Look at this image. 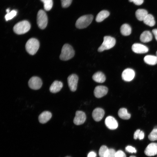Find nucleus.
Instances as JSON below:
<instances>
[{
	"mask_svg": "<svg viewBox=\"0 0 157 157\" xmlns=\"http://www.w3.org/2000/svg\"><path fill=\"white\" fill-rule=\"evenodd\" d=\"M52 117L51 113L49 111H44L39 116L38 120L40 123L45 124Z\"/></svg>",
	"mask_w": 157,
	"mask_h": 157,
	"instance_id": "dca6fc26",
	"label": "nucleus"
},
{
	"mask_svg": "<svg viewBox=\"0 0 157 157\" xmlns=\"http://www.w3.org/2000/svg\"></svg>",
	"mask_w": 157,
	"mask_h": 157,
	"instance_id": "c03bdc74",
	"label": "nucleus"
},
{
	"mask_svg": "<svg viewBox=\"0 0 157 157\" xmlns=\"http://www.w3.org/2000/svg\"><path fill=\"white\" fill-rule=\"evenodd\" d=\"M132 51L136 53H143L147 52L149 50L146 46L139 43H135L132 46Z\"/></svg>",
	"mask_w": 157,
	"mask_h": 157,
	"instance_id": "4468645a",
	"label": "nucleus"
},
{
	"mask_svg": "<svg viewBox=\"0 0 157 157\" xmlns=\"http://www.w3.org/2000/svg\"><path fill=\"white\" fill-rule=\"evenodd\" d=\"M130 2H133L137 5H141L143 2L144 0H129Z\"/></svg>",
	"mask_w": 157,
	"mask_h": 157,
	"instance_id": "72a5a7b5",
	"label": "nucleus"
},
{
	"mask_svg": "<svg viewBox=\"0 0 157 157\" xmlns=\"http://www.w3.org/2000/svg\"><path fill=\"white\" fill-rule=\"evenodd\" d=\"M108 90V88L105 86H98L95 88L94 93L96 97L100 98L106 95Z\"/></svg>",
	"mask_w": 157,
	"mask_h": 157,
	"instance_id": "9d476101",
	"label": "nucleus"
},
{
	"mask_svg": "<svg viewBox=\"0 0 157 157\" xmlns=\"http://www.w3.org/2000/svg\"><path fill=\"white\" fill-rule=\"evenodd\" d=\"M131 29L130 26L128 24H122L120 28V32L124 36L130 35L131 33Z\"/></svg>",
	"mask_w": 157,
	"mask_h": 157,
	"instance_id": "b1692460",
	"label": "nucleus"
},
{
	"mask_svg": "<svg viewBox=\"0 0 157 157\" xmlns=\"http://www.w3.org/2000/svg\"><path fill=\"white\" fill-rule=\"evenodd\" d=\"M44 3V9L47 11L50 10L52 8L53 2L52 0H40Z\"/></svg>",
	"mask_w": 157,
	"mask_h": 157,
	"instance_id": "bb28decb",
	"label": "nucleus"
},
{
	"mask_svg": "<svg viewBox=\"0 0 157 157\" xmlns=\"http://www.w3.org/2000/svg\"><path fill=\"white\" fill-rule=\"evenodd\" d=\"M109 149L105 145L102 146L99 149V154L100 157H107Z\"/></svg>",
	"mask_w": 157,
	"mask_h": 157,
	"instance_id": "a878e982",
	"label": "nucleus"
},
{
	"mask_svg": "<svg viewBox=\"0 0 157 157\" xmlns=\"http://www.w3.org/2000/svg\"><path fill=\"white\" fill-rule=\"evenodd\" d=\"M152 32L154 35L155 39L157 41V29H154L152 30Z\"/></svg>",
	"mask_w": 157,
	"mask_h": 157,
	"instance_id": "4c0bfd02",
	"label": "nucleus"
},
{
	"mask_svg": "<svg viewBox=\"0 0 157 157\" xmlns=\"http://www.w3.org/2000/svg\"><path fill=\"white\" fill-rule=\"evenodd\" d=\"M86 119V116L85 113L81 111L76 112L73 122L76 125H80L84 123Z\"/></svg>",
	"mask_w": 157,
	"mask_h": 157,
	"instance_id": "1a4fd4ad",
	"label": "nucleus"
},
{
	"mask_svg": "<svg viewBox=\"0 0 157 157\" xmlns=\"http://www.w3.org/2000/svg\"><path fill=\"white\" fill-rule=\"evenodd\" d=\"M17 11L15 10H13L7 13L5 16L6 20L7 21L10 20L14 17L17 15Z\"/></svg>",
	"mask_w": 157,
	"mask_h": 157,
	"instance_id": "c85d7f7f",
	"label": "nucleus"
},
{
	"mask_svg": "<svg viewBox=\"0 0 157 157\" xmlns=\"http://www.w3.org/2000/svg\"><path fill=\"white\" fill-rule=\"evenodd\" d=\"M96 154L94 152L92 151L90 152L88 155L87 157H96Z\"/></svg>",
	"mask_w": 157,
	"mask_h": 157,
	"instance_id": "c9c22d12",
	"label": "nucleus"
},
{
	"mask_svg": "<svg viewBox=\"0 0 157 157\" xmlns=\"http://www.w3.org/2000/svg\"></svg>",
	"mask_w": 157,
	"mask_h": 157,
	"instance_id": "37998d69",
	"label": "nucleus"
},
{
	"mask_svg": "<svg viewBox=\"0 0 157 157\" xmlns=\"http://www.w3.org/2000/svg\"><path fill=\"white\" fill-rule=\"evenodd\" d=\"M78 76L74 74L70 75L67 78V83L70 90L72 91H75L77 88L78 81Z\"/></svg>",
	"mask_w": 157,
	"mask_h": 157,
	"instance_id": "6e6552de",
	"label": "nucleus"
},
{
	"mask_svg": "<svg viewBox=\"0 0 157 157\" xmlns=\"http://www.w3.org/2000/svg\"><path fill=\"white\" fill-rule=\"evenodd\" d=\"M62 6L64 8L69 6L71 5L72 0H61Z\"/></svg>",
	"mask_w": 157,
	"mask_h": 157,
	"instance_id": "c756f323",
	"label": "nucleus"
},
{
	"mask_svg": "<svg viewBox=\"0 0 157 157\" xmlns=\"http://www.w3.org/2000/svg\"><path fill=\"white\" fill-rule=\"evenodd\" d=\"M144 62L147 64L154 65L157 63V56L153 55H147L144 59Z\"/></svg>",
	"mask_w": 157,
	"mask_h": 157,
	"instance_id": "4be33fe9",
	"label": "nucleus"
},
{
	"mask_svg": "<svg viewBox=\"0 0 157 157\" xmlns=\"http://www.w3.org/2000/svg\"><path fill=\"white\" fill-rule=\"evenodd\" d=\"M115 157H126V156L123 151L119 150L116 152Z\"/></svg>",
	"mask_w": 157,
	"mask_h": 157,
	"instance_id": "2f4dec72",
	"label": "nucleus"
},
{
	"mask_svg": "<svg viewBox=\"0 0 157 157\" xmlns=\"http://www.w3.org/2000/svg\"><path fill=\"white\" fill-rule=\"evenodd\" d=\"M6 12L7 13H9L10 12V10L8 8L6 10Z\"/></svg>",
	"mask_w": 157,
	"mask_h": 157,
	"instance_id": "58836bf2",
	"label": "nucleus"
},
{
	"mask_svg": "<svg viewBox=\"0 0 157 157\" xmlns=\"http://www.w3.org/2000/svg\"><path fill=\"white\" fill-rule=\"evenodd\" d=\"M74 54V50L72 46L69 44H65L62 47L60 58L63 60H67L73 58Z\"/></svg>",
	"mask_w": 157,
	"mask_h": 157,
	"instance_id": "f257e3e1",
	"label": "nucleus"
},
{
	"mask_svg": "<svg viewBox=\"0 0 157 157\" xmlns=\"http://www.w3.org/2000/svg\"><path fill=\"white\" fill-rule=\"evenodd\" d=\"M110 15V13L106 10H102L97 15L96 20L97 22H101L107 17Z\"/></svg>",
	"mask_w": 157,
	"mask_h": 157,
	"instance_id": "412c9836",
	"label": "nucleus"
},
{
	"mask_svg": "<svg viewBox=\"0 0 157 157\" xmlns=\"http://www.w3.org/2000/svg\"><path fill=\"white\" fill-rule=\"evenodd\" d=\"M116 43L115 38L110 36H106L104 38V41L98 49V51L101 52L113 47Z\"/></svg>",
	"mask_w": 157,
	"mask_h": 157,
	"instance_id": "39448f33",
	"label": "nucleus"
},
{
	"mask_svg": "<svg viewBox=\"0 0 157 157\" xmlns=\"http://www.w3.org/2000/svg\"><path fill=\"white\" fill-rule=\"evenodd\" d=\"M135 16L139 21H143L148 15L147 11L144 9H138L135 13Z\"/></svg>",
	"mask_w": 157,
	"mask_h": 157,
	"instance_id": "aec40b11",
	"label": "nucleus"
},
{
	"mask_svg": "<svg viewBox=\"0 0 157 157\" xmlns=\"http://www.w3.org/2000/svg\"><path fill=\"white\" fill-rule=\"evenodd\" d=\"M31 28V25L28 22L23 20L15 24L13 28V30L16 33L22 34L28 32Z\"/></svg>",
	"mask_w": 157,
	"mask_h": 157,
	"instance_id": "f03ea898",
	"label": "nucleus"
},
{
	"mask_svg": "<svg viewBox=\"0 0 157 157\" xmlns=\"http://www.w3.org/2000/svg\"><path fill=\"white\" fill-rule=\"evenodd\" d=\"M92 79L99 83H103L106 80L105 75L101 72H98L94 73L92 76Z\"/></svg>",
	"mask_w": 157,
	"mask_h": 157,
	"instance_id": "6ab92c4d",
	"label": "nucleus"
},
{
	"mask_svg": "<svg viewBox=\"0 0 157 157\" xmlns=\"http://www.w3.org/2000/svg\"><path fill=\"white\" fill-rule=\"evenodd\" d=\"M152 36L151 33L149 31H145L143 32L140 36V41L144 43L148 42L151 40Z\"/></svg>",
	"mask_w": 157,
	"mask_h": 157,
	"instance_id": "a211bd4d",
	"label": "nucleus"
},
{
	"mask_svg": "<svg viewBox=\"0 0 157 157\" xmlns=\"http://www.w3.org/2000/svg\"><path fill=\"white\" fill-rule=\"evenodd\" d=\"M135 76L134 71L132 69L127 68L123 71L122 74L123 80L126 81H130L132 80Z\"/></svg>",
	"mask_w": 157,
	"mask_h": 157,
	"instance_id": "ddd939ff",
	"label": "nucleus"
},
{
	"mask_svg": "<svg viewBox=\"0 0 157 157\" xmlns=\"http://www.w3.org/2000/svg\"><path fill=\"white\" fill-rule=\"evenodd\" d=\"M105 112L101 108H95L93 111L92 116L96 122L101 120L104 116Z\"/></svg>",
	"mask_w": 157,
	"mask_h": 157,
	"instance_id": "2eb2a0df",
	"label": "nucleus"
},
{
	"mask_svg": "<svg viewBox=\"0 0 157 157\" xmlns=\"http://www.w3.org/2000/svg\"><path fill=\"white\" fill-rule=\"evenodd\" d=\"M143 21L145 24L151 27L154 26L155 24L154 17L151 14H148Z\"/></svg>",
	"mask_w": 157,
	"mask_h": 157,
	"instance_id": "393cba45",
	"label": "nucleus"
},
{
	"mask_svg": "<svg viewBox=\"0 0 157 157\" xmlns=\"http://www.w3.org/2000/svg\"><path fill=\"white\" fill-rule=\"evenodd\" d=\"M116 152L114 149H109V152L107 157H115Z\"/></svg>",
	"mask_w": 157,
	"mask_h": 157,
	"instance_id": "473e14b6",
	"label": "nucleus"
},
{
	"mask_svg": "<svg viewBox=\"0 0 157 157\" xmlns=\"http://www.w3.org/2000/svg\"><path fill=\"white\" fill-rule=\"evenodd\" d=\"M144 137V133L142 131H140L139 133L138 139L140 140L143 139Z\"/></svg>",
	"mask_w": 157,
	"mask_h": 157,
	"instance_id": "e433bc0d",
	"label": "nucleus"
},
{
	"mask_svg": "<svg viewBox=\"0 0 157 157\" xmlns=\"http://www.w3.org/2000/svg\"><path fill=\"white\" fill-rule=\"evenodd\" d=\"M156 56H157V51L156 52Z\"/></svg>",
	"mask_w": 157,
	"mask_h": 157,
	"instance_id": "79ce46f5",
	"label": "nucleus"
},
{
	"mask_svg": "<svg viewBox=\"0 0 157 157\" xmlns=\"http://www.w3.org/2000/svg\"><path fill=\"white\" fill-rule=\"evenodd\" d=\"M140 131V129H138L134 132L133 135V138L134 139L136 140L138 138Z\"/></svg>",
	"mask_w": 157,
	"mask_h": 157,
	"instance_id": "f704fd0d",
	"label": "nucleus"
},
{
	"mask_svg": "<svg viewBox=\"0 0 157 157\" xmlns=\"http://www.w3.org/2000/svg\"><path fill=\"white\" fill-rule=\"evenodd\" d=\"M129 157H136L135 156H130Z\"/></svg>",
	"mask_w": 157,
	"mask_h": 157,
	"instance_id": "ea45409f",
	"label": "nucleus"
},
{
	"mask_svg": "<svg viewBox=\"0 0 157 157\" xmlns=\"http://www.w3.org/2000/svg\"><path fill=\"white\" fill-rule=\"evenodd\" d=\"M63 87L62 83L58 81H54L51 85L49 90L52 93H56L59 92Z\"/></svg>",
	"mask_w": 157,
	"mask_h": 157,
	"instance_id": "f3484780",
	"label": "nucleus"
},
{
	"mask_svg": "<svg viewBox=\"0 0 157 157\" xmlns=\"http://www.w3.org/2000/svg\"><path fill=\"white\" fill-rule=\"evenodd\" d=\"M42 83L41 79L37 76H33L31 78L28 82L29 87L31 89L37 90L41 87Z\"/></svg>",
	"mask_w": 157,
	"mask_h": 157,
	"instance_id": "0eeeda50",
	"label": "nucleus"
},
{
	"mask_svg": "<svg viewBox=\"0 0 157 157\" xmlns=\"http://www.w3.org/2000/svg\"><path fill=\"white\" fill-rule=\"evenodd\" d=\"M149 139L151 141L157 140V129L154 128L148 136Z\"/></svg>",
	"mask_w": 157,
	"mask_h": 157,
	"instance_id": "cd10ccee",
	"label": "nucleus"
},
{
	"mask_svg": "<svg viewBox=\"0 0 157 157\" xmlns=\"http://www.w3.org/2000/svg\"><path fill=\"white\" fill-rule=\"evenodd\" d=\"M145 154L149 156L157 154V143H151L146 147L144 151Z\"/></svg>",
	"mask_w": 157,
	"mask_h": 157,
	"instance_id": "9b49d317",
	"label": "nucleus"
},
{
	"mask_svg": "<svg viewBox=\"0 0 157 157\" xmlns=\"http://www.w3.org/2000/svg\"><path fill=\"white\" fill-rule=\"evenodd\" d=\"M39 46V42L37 39L31 38L27 42L25 45V48L29 54L33 55L38 51Z\"/></svg>",
	"mask_w": 157,
	"mask_h": 157,
	"instance_id": "20e7f679",
	"label": "nucleus"
},
{
	"mask_svg": "<svg viewBox=\"0 0 157 157\" xmlns=\"http://www.w3.org/2000/svg\"><path fill=\"white\" fill-rule=\"evenodd\" d=\"M125 150L126 151L131 153H136L137 151L134 147L130 146H128L126 147Z\"/></svg>",
	"mask_w": 157,
	"mask_h": 157,
	"instance_id": "7c9ffc66",
	"label": "nucleus"
},
{
	"mask_svg": "<svg viewBox=\"0 0 157 157\" xmlns=\"http://www.w3.org/2000/svg\"><path fill=\"white\" fill-rule=\"evenodd\" d=\"M118 115L121 119H128L131 117V114L128 113L127 109L125 108H120L118 111Z\"/></svg>",
	"mask_w": 157,
	"mask_h": 157,
	"instance_id": "5701e85b",
	"label": "nucleus"
},
{
	"mask_svg": "<svg viewBox=\"0 0 157 157\" xmlns=\"http://www.w3.org/2000/svg\"><path fill=\"white\" fill-rule=\"evenodd\" d=\"M154 128L157 129V126H155Z\"/></svg>",
	"mask_w": 157,
	"mask_h": 157,
	"instance_id": "a19ab883",
	"label": "nucleus"
},
{
	"mask_svg": "<svg viewBox=\"0 0 157 157\" xmlns=\"http://www.w3.org/2000/svg\"><path fill=\"white\" fill-rule=\"evenodd\" d=\"M105 123L106 127L111 130L115 129L118 126L117 121L114 117L111 116H108L106 118Z\"/></svg>",
	"mask_w": 157,
	"mask_h": 157,
	"instance_id": "f8f14e48",
	"label": "nucleus"
},
{
	"mask_svg": "<svg viewBox=\"0 0 157 157\" xmlns=\"http://www.w3.org/2000/svg\"><path fill=\"white\" fill-rule=\"evenodd\" d=\"M93 16L91 15H83L79 17L76 21L75 26L79 29L85 28L91 23Z\"/></svg>",
	"mask_w": 157,
	"mask_h": 157,
	"instance_id": "7ed1b4c3",
	"label": "nucleus"
},
{
	"mask_svg": "<svg viewBox=\"0 0 157 157\" xmlns=\"http://www.w3.org/2000/svg\"><path fill=\"white\" fill-rule=\"evenodd\" d=\"M48 23V18L45 12L42 10H40L37 15V24L41 29L45 28Z\"/></svg>",
	"mask_w": 157,
	"mask_h": 157,
	"instance_id": "423d86ee",
	"label": "nucleus"
}]
</instances>
